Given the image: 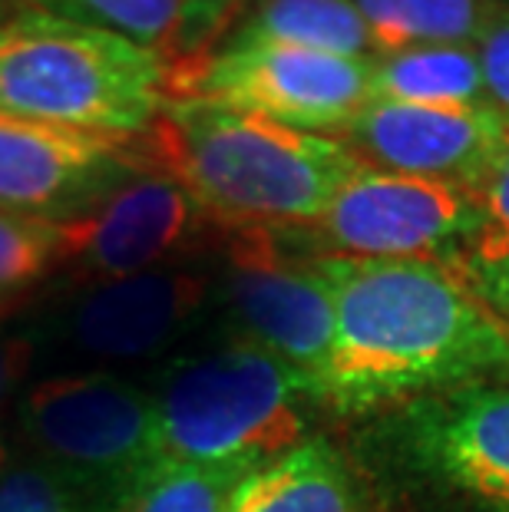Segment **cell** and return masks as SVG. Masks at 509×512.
I'll list each match as a JSON object with an SVG mask.
<instances>
[{"label": "cell", "instance_id": "cell-22", "mask_svg": "<svg viewBox=\"0 0 509 512\" xmlns=\"http://www.w3.org/2000/svg\"><path fill=\"white\" fill-rule=\"evenodd\" d=\"M476 50H480L486 103L509 123V0L486 27V34L476 40Z\"/></svg>", "mask_w": 509, "mask_h": 512}, {"label": "cell", "instance_id": "cell-10", "mask_svg": "<svg viewBox=\"0 0 509 512\" xmlns=\"http://www.w3.org/2000/svg\"><path fill=\"white\" fill-rule=\"evenodd\" d=\"M473 192L460 185L397 176L357 166L334 192L321 219L308 225L321 255L344 258H437L440 248L467 242Z\"/></svg>", "mask_w": 509, "mask_h": 512}, {"label": "cell", "instance_id": "cell-2", "mask_svg": "<svg viewBox=\"0 0 509 512\" xmlns=\"http://www.w3.org/2000/svg\"><path fill=\"white\" fill-rule=\"evenodd\" d=\"M156 166L232 232H295L321 219L361 159L334 136L209 100H169L149 129Z\"/></svg>", "mask_w": 509, "mask_h": 512}, {"label": "cell", "instance_id": "cell-20", "mask_svg": "<svg viewBox=\"0 0 509 512\" xmlns=\"http://www.w3.org/2000/svg\"><path fill=\"white\" fill-rule=\"evenodd\" d=\"M463 248L473 271L509 278V149L473 189V228Z\"/></svg>", "mask_w": 509, "mask_h": 512}, {"label": "cell", "instance_id": "cell-17", "mask_svg": "<svg viewBox=\"0 0 509 512\" xmlns=\"http://www.w3.org/2000/svg\"><path fill=\"white\" fill-rule=\"evenodd\" d=\"M377 53L417 43H476L506 0H351Z\"/></svg>", "mask_w": 509, "mask_h": 512}, {"label": "cell", "instance_id": "cell-19", "mask_svg": "<svg viewBox=\"0 0 509 512\" xmlns=\"http://www.w3.org/2000/svg\"><path fill=\"white\" fill-rule=\"evenodd\" d=\"M63 265V225L0 212V314Z\"/></svg>", "mask_w": 509, "mask_h": 512}, {"label": "cell", "instance_id": "cell-18", "mask_svg": "<svg viewBox=\"0 0 509 512\" xmlns=\"http://www.w3.org/2000/svg\"><path fill=\"white\" fill-rule=\"evenodd\" d=\"M248 473V466L232 463L159 460L110 512H229L232 493Z\"/></svg>", "mask_w": 509, "mask_h": 512}, {"label": "cell", "instance_id": "cell-3", "mask_svg": "<svg viewBox=\"0 0 509 512\" xmlns=\"http://www.w3.org/2000/svg\"><path fill=\"white\" fill-rule=\"evenodd\" d=\"M169 103V63L63 10L0 24V113L110 136H143Z\"/></svg>", "mask_w": 509, "mask_h": 512}, {"label": "cell", "instance_id": "cell-14", "mask_svg": "<svg viewBox=\"0 0 509 512\" xmlns=\"http://www.w3.org/2000/svg\"><path fill=\"white\" fill-rule=\"evenodd\" d=\"M229 512H367L348 460L328 440L311 437L248 473Z\"/></svg>", "mask_w": 509, "mask_h": 512}, {"label": "cell", "instance_id": "cell-13", "mask_svg": "<svg viewBox=\"0 0 509 512\" xmlns=\"http://www.w3.org/2000/svg\"><path fill=\"white\" fill-rule=\"evenodd\" d=\"M404 433L430 476L509 512V374L407 403Z\"/></svg>", "mask_w": 509, "mask_h": 512}, {"label": "cell", "instance_id": "cell-16", "mask_svg": "<svg viewBox=\"0 0 509 512\" xmlns=\"http://www.w3.org/2000/svg\"><path fill=\"white\" fill-rule=\"evenodd\" d=\"M371 100L417 106L486 103L476 43H417L371 60Z\"/></svg>", "mask_w": 509, "mask_h": 512}, {"label": "cell", "instance_id": "cell-23", "mask_svg": "<svg viewBox=\"0 0 509 512\" xmlns=\"http://www.w3.org/2000/svg\"><path fill=\"white\" fill-rule=\"evenodd\" d=\"M40 354L34 331H0V410L24 394L27 374Z\"/></svg>", "mask_w": 509, "mask_h": 512}, {"label": "cell", "instance_id": "cell-1", "mask_svg": "<svg viewBox=\"0 0 509 512\" xmlns=\"http://www.w3.org/2000/svg\"><path fill=\"white\" fill-rule=\"evenodd\" d=\"M318 265L334 294L318 407L357 417L509 374V324L447 261L318 255Z\"/></svg>", "mask_w": 509, "mask_h": 512}, {"label": "cell", "instance_id": "cell-5", "mask_svg": "<svg viewBox=\"0 0 509 512\" xmlns=\"http://www.w3.org/2000/svg\"><path fill=\"white\" fill-rule=\"evenodd\" d=\"M30 463L73 489L90 512H110L159 463L149 390L113 370L37 380L17 397Z\"/></svg>", "mask_w": 509, "mask_h": 512}, {"label": "cell", "instance_id": "cell-4", "mask_svg": "<svg viewBox=\"0 0 509 512\" xmlns=\"http://www.w3.org/2000/svg\"><path fill=\"white\" fill-rule=\"evenodd\" d=\"M149 390L159 460L262 466L308 437L314 390L252 341L182 354Z\"/></svg>", "mask_w": 509, "mask_h": 512}, {"label": "cell", "instance_id": "cell-7", "mask_svg": "<svg viewBox=\"0 0 509 512\" xmlns=\"http://www.w3.org/2000/svg\"><path fill=\"white\" fill-rule=\"evenodd\" d=\"M219 298L238 337L298 370L318 400L334 347V294L318 255H288L275 232H235Z\"/></svg>", "mask_w": 509, "mask_h": 512}, {"label": "cell", "instance_id": "cell-6", "mask_svg": "<svg viewBox=\"0 0 509 512\" xmlns=\"http://www.w3.org/2000/svg\"><path fill=\"white\" fill-rule=\"evenodd\" d=\"M209 100L318 136H338L371 100V60L288 43L222 40L169 67V100Z\"/></svg>", "mask_w": 509, "mask_h": 512}, {"label": "cell", "instance_id": "cell-8", "mask_svg": "<svg viewBox=\"0 0 509 512\" xmlns=\"http://www.w3.org/2000/svg\"><path fill=\"white\" fill-rule=\"evenodd\" d=\"M212 294V281L186 268H159L133 278L83 285L34 331L86 370H113L172 351Z\"/></svg>", "mask_w": 509, "mask_h": 512}, {"label": "cell", "instance_id": "cell-26", "mask_svg": "<svg viewBox=\"0 0 509 512\" xmlns=\"http://www.w3.org/2000/svg\"><path fill=\"white\" fill-rule=\"evenodd\" d=\"M37 4H43V0H37Z\"/></svg>", "mask_w": 509, "mask_h": 512}, {"label": "cell", "instance_id": "cell-12", "mask_svg": "<svg viewBox=\"0 0 509 512\" xmlns=\"http://www.w3.org/2000/svg\"><path fill=\"white\" fill-rule=\"evenodd\" d=\"M341 139L364 166L476 189L509 149V123L490 103L417 106L367 100Z\"/></svg>", "mask_w": 509, "mask_h": 512}, {"label": "cell", "instance_id": "cell-21", "mask_svg": "<svg viewBox=\"0 0 509 512\" xmlns=\"http://www.w3.org/2000/svg\"><path fill=\"white\" fill-rule=\"evenodd\" d=\"M0 512H90L83 499L40 470L37 463H17L0 473Z\"/></svg>", "mask_w": 509, "mask_h": 512}, {"label": "cell", "instance_id": "cell-25", "mask_svg": "<svg viewBox=\"0 0 509 512\" xmlns=\"http://www.w3.org/2000/svg\"><path fill=\"white\" fill-rule=\"evenodd\" d=\"M10 17V10L4 7V0H0V24H4V20Z\"/></svg>", "mask_w": 509, "mask_h": 512}, {"label": "cell", "instance_id": "cell-15", "mask_svg": "<svg viewBox=\"0 0 509 512\" xmlns=\"http://www.w3.org/2000/svg\"><path fill=\"white\" fill-rule=\"evenodd\" d=\"M222 40L288 43L357 60L377 57L371 27L351 0H238Z\"/></svg>", "mask_w": 509, "mask_h": 512}, {"label": "cell", "instance_id": "cell-9", "mask_svg": "<svg viewBox=\"0 0 509 512\" xmlns=\"http://www.w3.org/2000/svg\"><path fill=\"white\" fill-rule=\"evenodd\" d=\"M153 162L149 133L110 136L0 113V212L73 222Z\"/></svg>", "mask_w": 509, "mask_h": 512}, {"label": "cell", "instance_id": "cell-11", "mask_svg": "<svg viewBox=\"0 0 509 512\" xmlns=\"http://www.w3.org/2000/svg\"><path fill=\"white\" fill-rule=\"evenodd\" d=\"M209 225L186 185L153 162L86 215L63 222V268L83 285L176 268Z\"/></svg>", "mask_w": 509, "mask_h": 512}, {"label": "cell", "instance_id": "cell-24", "mask_svg": "<svg viewBox=\"0 0 509 512\" xmlns=\"http://www.w3.org/2000/svg\"><path fill=\"white\" fill-rule=\"evenodd\" d=\"M7 466H10V450H7V443L0 440V473H4Z\"/></svg>", "mask_w": 509, "mask_h": 512}]
</instances>
